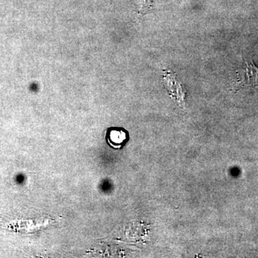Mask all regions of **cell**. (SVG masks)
<instances>
[{
	"mask_svg": "<svg viewBox=\"0 0 258 258\" xmlns=\"http://www.w3.org/2000/svg\"><path fill=\"white\" fill-rule=\"evenodd\" d=\"M236 89L258 86V68L252 60H245L236 71Z\"/></svg>",
	"mask_w": 258,
	"mask_h": 258,
	"instance_id": "6da1fadb",
	"label": "cell"
},
{
	"mask_svg": "<svg viewBox=\"0 0 258 258\" xmlns=\"http://www.w3.org/2000/svg\"><path fill=\"white\" fill-rule=\"evenodd\" d=\"M127 133L123 129H111L108 132L107 135V141L108 143L112 147L120 148L126 142Z\"/></svg>",
	"mask_w": 258,
	"mask_h": 258,
	"instance_id": "7a4b0ae2",
	"label": "cell"
}]
</instances>
